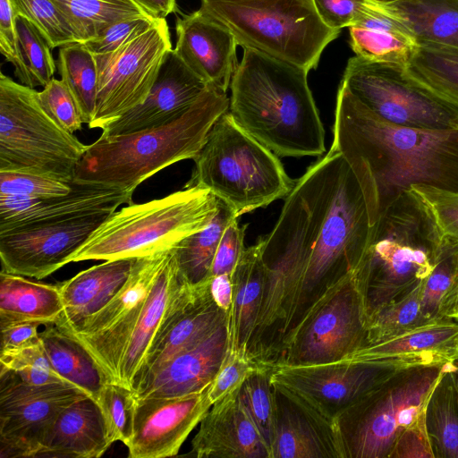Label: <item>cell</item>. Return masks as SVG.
<instances>
[{
	"label": "cell",
	"instance_id": "cell-41",
	"mask_svg": "<svg viewBox=\"0 0 458 458\" xmlns=\"http://www.w3.org/2000/svg\"><path fill=\"white\" fill-rule=\"evenodd\" d=\"M350 46L363 59L407 67L418 42L407 34L349 27Z\"/></svg>",
	"mask_w": 458,
	"mask_h": 458
},
{
	"label": "cell",
	"instance_id": "cell-31",
	"mask_svg": "<svg viewBox=\"0 0 458 458\" xmlns=\"http://www.w3.org/2000/svg\"><path fill=\"white\" fill-rule=\"evenodd\" d=\"M64 310L56 284L38 283L21 276L0 273V323L16 320L55 325Z\"/></svg>",
	"mask_w": 458,
	"mask_h": 458
},
{
	"label": "cell",
	"instance_id": "cell-29",
	"mask_svg": "<svg viewBox=\"0 0 458 458\" xmlns=\"http://www.w3.org/2000/svg\"><path fill=\"white\" fill-rule=\"evenodd\" d=\"M182 281L173 249L148 291L122 357L116 384L132 390L171 299Z\"/></svg>",
	"mask_w": 458,
	"mask_h": 458
},
{
	"label": "cell",
	"instance_id": "cell-49",
	"mask_svg": "<svg viewBox=\"0 0 458 458\" xmlns=\"http://www.w3.org/2000/svg\"><path fill=\"white\" fill-rule=\"evenodd\" d=\"M38 98L45 111L68 132L81 129L84 123L77 104L62 80L53 78L40 91Z\"/></svg>",
	"mask_w": 458,
	"mask_h": 458
},
{
	"label": "cell",
	"instance_id": "cell-14",
	"mask_svg": "<svg viewBox=\"0 0 458 458\" xmlns=\"http://www.w3.org/2000/svg\"><path fill=\"white\" fill-rule=\"evenodd\" d=\"M439 363L420 357L369 361L273 366L271 382L290 388L335 424L336 417L397 370L414 364Z\"/></svg>",
	"mask_w": 458,
	"mask_h": 458
},
{
	"label": "cell",
	"instance_id": "cell-34",
	"mask_svg": "<svg viewBox=\"0 0 458 458\" xmlns=\"http://www.w3.org/2000/svg\"><path fill=\"white\" fill-rule=\"evenodd\" d=\"M434 458H458V391L448 362L424 406Z\"/></svg>",
	"mask_w": 458,
	"mask_h": 458
},
{
	"label": "cell",
	"instance_id": "cell-45",
	"mask_svg": "<svg viewBox=\"0 0 458 458\" xmlns=\"http://www.w3.org/2000/svg\"><path fill=\"white\" fill-rule=\"evenodd\" d=\"M458 267V245L444 240L435 267L421 286V310L430 321L440 318L444 296L453 283Z\"/></svg>",
	"mask_w": 458,
	"mask_h": 458
},
{
	"label": "cell",
	"instance_id": "cell-39",
	"mask_svg": "<svg viewBox=\"0 0 458 458\" xmlns=\"http://www.w3.org/2000/svg\"><path fill=\"white\" fill-rule=\"evenodd\" d=\"M17 34V58L14 74L20 83L35 89L45 87L56 69L52 47L39 30L21 15L14 16Z\"/></svg>",
	"mask_w": 458,
	"mask_h": 458
},
{
	"label": "cell",
	"instance_id": "cell-54",
	"mask_svg": "<svg viewBox=\"0 0 458 458\" xmlns=\"http://www.w3.org/2000/svg\"><path fill=\"white\" fill-rule=\"evenodd\" d=\"M40 323L30 320L1 322V352L23 347L40 340Z\"/></svg>",
	"mask_w": 458,
	"mask_h": 458
},
{
	"label": "cell",
	"instance_id": "cell-42",
	"mask_svg": "<svg viewBox=\"0 0 458 458\" xmlns=\"http://www.w3.org/2000/svg\"><path fill=\"white\" fill-rule=\"evenodd\" d=\"M272 366L264 367L252 373L240 389L242 400L268 447L274 438L276 401L271 382Z\"/></svg>",
	"mask_w": 458,
	"mask_h": 458
},
{
	"label": "cell",
	"instance_id": "cell-56",
	"mask_svg": "<svg viewBox=\"0 0 458 458\" xmlns=\"http://www.w3.org/2000/svg\"><path fill=\"white\" fill-rule=\"evenodd\" d=\"M210 293L215 302L228 312L233 301V284L231 276L227 274L210 276Z\"/></svg>",
	"mask_w": 458,
	"mask_h": 458
},
{
	"label": "cell",
	"instance_id": "cell-51",
	"mask_svg": "<svg viewBox=\"0 0 458 458\" xmlns=\"http://www.w3.org/2000/svg\"><path fill=\"white\" fill-rule=\"evenodd\" d=\"M239 217L232 220L225 227L219 241L210 276L232 275L244 250L246 225L240 226Z\"/></svg>",
	"mask_w": 458,
	"mask_h": 458
},
{
	"label": "cell",
	"instance_id": "cell-4",
	"mask_svg": "<svg viewBox=\"0 0 458 458\" xmlns=\"http://www.w3.org/2000/svg\"><path fill=\"white\" fill-rule=\"evenodd\" d=\"M228 109L226 92L209 85L182 115L169 123L130 133L101 134L88 145L72 183L133 193L159 171L194 159L214 123Z\"/></svg>",
	"mask_w": 458,
	"mask_h": 458
},
{
	"label": "cell",
	"instance_id": "cell-11",
	"mask_svg": "<svg viewBox=\"0 0 458 458\" xmlns=\"http://www.w3.org/2000/svg\"><path fill=\"white\" fill-rule=\"evenodd\" d=\"M368 314L352 271L329 286L284 338L276 364L340 361L367 344Z\"/></svg>",
	"mask_w": 458,
	"mask_h": 458
},
{
	"label": "cell",
	"instance_id": "cell-53",
	"mask_svg": "<svg viewBox=\"0 0 458 458\" xmlns=\"http://www.w3.org/2000/svg\"><path fill=\"white\" fill-rule=\"evenodd\" d=\"M322 21L330 29L341 30L353 25L367 0H313Z\"/></svg>",
	"mask_w": 458,
	"mask_h": 458
},
{
	"label": "cell",
	"instance_id": "cell-20",
	"mask_svg": "<svg viewBox=\"0 0 458 458\" xmlns=\"http://www.w3.org/2000/svg\"><path fill=\"white\" fill-rule=\"evenodd\" d=\"M131 192L100 185L72 183L65 195L47 198L0 196V234L26 227L98 214L132 203Z\"/></svg>",
	"mask_w": 458,
	"mask_h": 458
},
{
	"label": "cell",
	"instance_id": "cell-44",
	"mask_svg": "<svg viewBox=\"0 0 458 458\" xmlns=\"http://www.w3.org/2000/svg\"><path fill=\"white\" fill-rule=\"evenodd\" d=\"M13 14L30 21L52 48L78 42L67 20L52 0H9Z\"/></svg>",
	"mask_w": 458,
	"mask_h": 458
},
{
	"label": "cell",
	"instance_id": "cell-3",
	"mask_svg": "<svg viewBox=\"0 0 458 458\" xmlns=\"http://www.w3.org/2000/svg\"><path fill=\"white\" fill-rule=\"evenodd\" d=\"M307 76L300 67L244 48L232 77L228 111L276 156H321L325 131Z\"/></svg>",
	"mask_w": 458,
	"mask_h": 458
},
{
	"label": "cell",
	"instance_id": "cell-18",
	"mask_svg": "<svg viewBox=\"0 0 458 458\" xmlns=\"http://www.w3.org/2000/svg\"><path fill=\"white\" fill-rule=\"evenodd\" d=\"M208 386L199 392L175 397L137 398L133 434L126 445L129 457L176 455L212 406Z\"/></svg>",
	"mask_w": 458,
	"mask_h": 458
},
{
	"label": "cell",
	"instance_id": "cell-59",
	"mask_svg": "<svg viewBox=\"0 0 458 458\" xmlns=\"http://www.w3.org/2000/svg\"><path fill=\"white\" fill-rule=\"evenodd\" d=\"M452 372L454 375L455 386L458 391V358L454 359L452 361Z\"/></svg>",
	"mask_w": 458,
	"mask_h": 458
},
{
	"label": "cell",
	"instance_id": "cell-16",
	"mask_svg": "<svg viewBox=\"0 0 458 458\" xmlns=\"http://www.w3.org/2000/svg\"><path fill=\"white\" fill-rule=\"evenodd\" d=\"M87 394L68 383L31 385L0 369V457H35L58 414Z\"/></svg>",
	"mask_w": 458,
	"mask_h": 458
},
{
	"label": "cell",
	"instance_id": "cell-33",
	"mask_svg": "<svg viewBox=\"0 0 458 458\" xmlns=\"http://www.w3.org/2000/svg\"><path fill=\"white\" fill-rule=\"evenodd\" d=\"M39 337L53 369L97 401L108 380L84 346L55 325L45 326Z\"/></svg>",
	"mask_w": 458,
	"mask_h": 458
},
{
	"label": "cell",
	"instance_id": "cell-60",
	"mask_svg": "<svg viewBox=\"0 0 458 458\" xmlns=\"http://www.w3.org/2000/svg\"><path fill=\"white\" fill-rule=\"evenodd\" d=\"M367 1L376 4H389L397 2L399 0H367Z\"/></svg>",
	"mask_w": 458,
	"mask_h": 458
},
{
	"label": "cell",
	"instance_id": "cell-27",
	"mask_svg": "<svg viewBox=\"0 0 458 458\" xmlns=\"http://www.w3.org/2000/svg\"><path fill=\"white\" fill-rule=\"evenodd\" d=\"M135 259H109L58 283L64 310L55 324L75 331L86 318L106 306L124 285Z\"/></svg>",
	"mask_w": 458,
	"mask_h": 458
},
{
	"label": "cell",
	"instance_id": "cell-19",
	"mask_svg": "<svg viewBox=\"0 0 458 458\" xmlns=\"http://www.w3.org/2000/svg\"><path fill=\"white\" fill-rule=\"evenodd\" d=\"M209 280L199 284L182 281L174 293L132 391L160 365L207 337L228 318L213 300Z\"/></svg>",
	"mask_w": 458,
	"mask_h": 458
},
{
	"label": "cell",
	"instance_id": "cell-47",
	"mask_svg": "<svg viewBox=\"0 0 458 458\" xmlns=\"http://www.w3.org/2000/svg\"><path fill=\"white\" fill-rule=\"evenodd\" d=\"M267 366L270 365L261 363L249 354L228 350L219 371L208 386L212 405L239 391L252 373Z\"/></svg>",
	"mask_w": 458,
	"mask_h": 458
},
{
	"label": "cell",
	"instance_id": "cell-52",
	"mask_svg": "<svg viewBox=\"0 0 458 458\" xmlns=\"http://www.w3.org/2000/svg\"><path fill=\"white\" fill-rule=\"evenodd\" d=\"M389 458H434L424 421V410L397 437Z\"/></svg>",
	"mask_w": 458,
	"mask_h": 458
},
{
	"label": "cell",
	"instance_id": "cell-55",
	"mask_svg": "<svg viewBox=\"0 0 458 458\" xmlns=\"http://www.w3.org/2000/svg\"><path fill=\"white\" fill-rule=\"evenodd\" d=\"M0 51L13 64L17 58V34L9 0H0Z\"/></svg>",
	"mask_w": 458,
	"mask_h": 458
},
{
	"label": "cell",
	"instance_id": "cell-32",
	"mask_svg": "<svg viewBox=\"0 0 458 458\" xmlns=\"http://www.w3.org/2000/svg\"><path fill=\"white\" fill-rule=\"evenodd\" d=\"M378 5L400 21L417 42L458 48V0H399Z\"/></svg>",
	"mask_w": 458,
	"mask_h": 458
},
{
	"label": "cell",
	"instance_id": "cell-58",
	"mask_svg": "<svg viewBox=\"0 0 458 458\" xmlns=\"http://www.w3.org/2000/svg\"><path fill=\"white\" fill-rule=\"evenodd\" d=\"M439 315L441 319L458 321V267L453 283L443 298Z\"/></svg>",
	"mask_w": 458,
	"mask_h": 458
},
{
	"label": "cell",
	"instance_id": "cell-37",
	"mask_svg": "<svg viewBox=\"0 0 458 458\" xmlns=\"http://www.w3.org/2000/svg\"><path fill=\"white\" fill-rule=\"evenodd\" d=\"M71 26L78 42L98 37L112 23L148 14L132 0H52Z\"/></svg>",
	"mask_w": 458,
	"mask_h": 458
},
{
	"label": "cell",
	"instance_id": "cell-38",
	"mask_svg": "<svg viewBox=\"0 0 458 458\" xmlns=\"http://www.w3.org/2000/svg\"><path fill=\"white\" fill-rule=\"evenodd\" d=\"M57 68L72 93L84 123L94 116L98 95V69L94 55L84 43L74 42L59 49Z\"/></svg>",
	"mask_w": 458,
	"mask_h": 458
},
{
	"label": "cell",
	"instance_id": "cell-50",
	"mask_svg": "<svg viewBox=\"0 0 458 458\" xmlns=\"http://www.w3.org/2000/svg\"><path fill=\"white\" fill-rule=\"evenodd\" d=\"M159 20L148 14L124 18L112 23L98 37L84 44L93 55L112 53L150 30Z\"/></svg>",
	"mask_w": 458,
	"mask_h": 458
},
{
	"label": "cell",
	"instance_id": "cell-28",
	"mask_svg": "<svg viewBox=\"0 0 458 458\" xmlns=\"http://www.w3.org/2000/svg\"><path fill=\"white\" fill-rule=\"evenodd\" d=\"M267 279L262 242L246 248L231 275L233 301L228 311L229 350L249 354ZM250 355V354H249Z\"/></svg>",
	"mask_w": 458,
	"mask_h": 458
},
{
	"label": "cell",
	"instance_id": "cell-21",
	"mask_svg": "<svg viewBox=\"0 0 458 458\" xmlns=\"http://www.w3.org/2000/svg\"><path fill=\"white\" fill-rule=\"evenodd\" d=\"M272 385L276 420L270 458H343L335 422L297 392Z\"/></svg>",
	"mask_w": 458,
	"mask_h": 458
},
{
	"label": "cell",
	"instance_id": "cell-26",
	"mask_svg": "<svg viewBox=\"0 0 458 458\" xmlns=\"http://www.w3.org/2000/svg\"><path fill=\"white\" fill-rule=\"evenodd\" d=\"M111 445L98 403L86 395L58 414L34 458H97Z\"/></svg>",
	"mask_w": 458,
	"mask_h": 458
},
{
	"label": "cell",
	"instance_id": "cell-43",
	"mask_svg": "<svg viewBox=\"0 0 458 458\" xmlns=\"http://www.w3.org/2000/svg\"><path fill=\"white\" fill-rule=\"evenodd\" d=\"M137 398L130 388L113 382L102 387L97 399L111 444H129L133 434Z\"/></svg>",
	"mask_w": 458,
	"mask_h": 458
},
{
	"label": "cell",
	"instance_id": "cell-9",
	"mask_svg": "<svg viewBox=\"0 0 458 458\" xmlns=\"http://www.w3.org/2000/svg\"><path fill=\"white\" fill-rule=\"evenodd\" d=\"M87 147L45 111L35 89L1 72L0 171L72 183Z\"/></svg>",
	"mask_w": 458,
	"mask_h": 458
},
{
	"label": "cell",
	"instance_id": "cell-17",
	"mask_svg": "<svg viewBox=\"0 0 458 458\" xmlns=\"http://www.w3.org/2000/svg\"><path fill=\"white\" fill-rule=\"evenodd\" d=\"M109 215H93L0 234L1 271L36 279L48 276L69 263Z\"/></svg>",
	"mask_w": 458,
	"mask_h": 458
},
{
	"label": "cell",
	"instance_id": "cell-30",
	"mask_svg": "<svg viewBox=\"0 0 458 458\" xmlns=\"http://www.w3.org/2000/svg\"><path fill=\"white\" fill-rule=\"evenodd\" d=\"M398 357L453 361L458 358V323L452 319L437 321L396 337L365 345L343 360L369 361Z\"/></svg>",
	"mask_w": 458,
	"mask_h": 458
},
{
	"label": "cell",
	"instance_id": "cell-10",
	"mask_svg": "<svg viewBox=\"0 0 458 458\" xmlns=\"http://www.w3.org/2000/svg\"><path fill=\"white\" fill-rule=\"evenodd\" d=\"M447 363L403 368L343 411L335 419L343 458H389L399 434L423 411Z\"/></svg>",
	"mask_w": 458,
	"mask_h": 458
},
{
	"label": "cell",
	"instance_id": "cell-5",
	"mask_svg": "<svg viewBox=\"0 0 458 458\" xmlns=\"http://www.w3.org/2000/svg\"><path fill=\"white\" fill-rule=\"evenodd\" d=\"M443 243L428 211L409 189L385 208L357 269L368 320L428 278Z\"/></svg>",
	"mask_w": 458,
	"mask_h": 458
},
{
	"label": "cell",
	"instance_id": "cell-6",
	"mask_svg": "<svg viewBox=\"0 0 458 458\" xmlns=\"http://www.w3.org/2000/svg\"><path fill=\"white\" fill-rule=\"evenodd\" d=\"M219 208L210 191L183 187L163 198L126 205L111 213L70 262L135 259L176 248L203 229Z\"/></svg>",
	"mask_w": 458,
	"mask_h": 458
},
{
	"label": "cell",
	"instance_id": "cell-48",
	"mask_svg": "<svg viewBox=\"0 0 458 458\" xmlns=\"http://www.w3.org/2000/svg\"><path fill=\"white\" fill-rule=\"evenodd\" d=\"M72 183L34 174L0 171V196L47 198L65 195Z\"/></svg>",
	"mask_w": 458,
	"mask_h": 458
},
{
	"label": "cell",
	"instance_id": "cell-40",
	"mask_svg": "<svg viewBox=\"0 0 458 458\" xmlns=\"http://www.w3.org/2000/svg\"><path fill=\"white\" fill-rule=\"evenodd\" d=\"M422 284L423 282L369 318L366 345L380 343L434 323L424 316L421 310Z\"/></svg>",
	"mask_w": 458,
	"mask_h": 458
},
{
	"label": "cell",
	"instance_id": "cell-15",
	"mask_svg": "<svg viewBox=\"0 0 458 458\" xmlns=\"http://www.w3.org/2000/svg\"><path fill=\"white\" fill-rule=\"evenodd\" d=\"M172 250L135 258L128 280L116 295L75 331L63 330L84 346L108 382L117 381L129 338L148 291Z\"/></svg>",
	"mask_w": 458,
	"mask_h": 458
},
{
	"label": "cell",
	"instance_id": "cell-7",
	"mask_svg": "<svg viewBox=\"0 0 458 458\" xmlns=\"http://www.w3.org/2000/svg\"><path fill=\"white\" fill-rule=\"evenodd\" d=\"M193 161L183 187L210 191L239 217L286 198L296 182L278 156L246 132L228 111L214 123Z\"/></svg>",
	"mask_w": 458,
	"mask_h": 458
},
{
	"label": "cell",
	"instance_id": "cell-8",
	"mask_svg": "<svg viewBox=\"0 0 458 458\" xmlns=\"http://www.w3.org/2000/svg\"><path fill=\"white\" fill-rule=\"evenodd\" d=\"M199 11L227 29L243 49L307 72L341 31L322 21L313 0H200Z\"/></svg>",
	"mask_w": 458,
	"mask_h": 458
},
{
	"label": "cell",
	"instance_id": "cell-12",
	"mask_svg": "<svg viewBox=\"0 0 458 458\" xmlns=\"http://www.w3.org/2000/svg\"><path fill=\"white\" fill-rule=\"evenodd\" d=\"M342 84L365 106L392 123L458 130V108L424 89L400 66L355 55L348 60Z\"/></svg>",
	"mask_w": 458,
	"mask_h": 458
},
{
	"label": "cell",
	"instance_id": "cell-24",
	"mask_svg": "<svg viewBox=\"0 0 458 458\" xmlns=\"http://www.w3.org/2000/svg\"><path fill=\"white\" fill-rule=\"evenodd\" d=\"M174 51L205 82L226 92L238 65L233 35L199 10L177 15Z\"/></svg>",
	"mask_w": 458,
	"mask_h": 458
},
{
	"label": "cell",
	"instance_id": "cell-22",
	"mask_svg": "<svg viewBox=\"0 0 458 458\" xmlns=\"http://www.w3.org/2000/svg\"><path fill=\"white\" fill-rule=\"evenodd\" d=\"M208 86L171 49L147 98L108 123L102 134L130 133L169 123L182 115Z\"/></svg>",
	"mask_w": 458,
	"mask_h": 458
},
{
	"label": "cell",
	"instance_id": "cell-35",
	"mask_svg": "<svg viewBox=\"0 0 458 458\" xmlns=\"http://www.w3.org/2000/svg\"><path fill=\"white\" fill-rule=\"evenodd\" d=\"M404 70L424 89L458 108V48L418 42Z\"/></svg>",
	"mask_w": 458,
	"mask_h": 458
},
{
	"label": "cell",
	"instance_id": "cell-25",
	"mask_svg": "<svg viewBox=\"0 0 458 458\" xmlns=\"http://www.w3.org/2000/svg\"><path fill=\"white\" fill-rule=\"evenodd\" d=\"M191 455L198 458H270L240 390L214 403L199 422Z\"/></svg>",
	"mask_w": 458,
	"mask_h": 458
},
{
	"label": "cell",
	"instance_id": "cell-2",
	"mask_svg": "<svg viewBox=\"0 0 458 458\" xmlns=\"http://www.w3.org/2000/svg\"><path fill=\"white\" fill-rule=\"evenodd\" d=\"M361 189L370 225L411 185L458 191V130L413 128L373 113L343 85L331 146Z\"/></svg>",
	"mask_w": 458,
	"mask_h": 458
},
{
	"label": "cell",
	"instance_id": "cell-13",
	"mask_svg": "<svg viewBox=\"0 0 458 458\" xmlns=\"http://www.w3.org/2000/svg\"><path fill=\"white\" fill-rule=\"evenodd\" d=\"M165 19L114 52L94 55L98 69L96 110L90 129L108 123L140 105L153 87L171 50Z\"/></svg>",
	"mask_w": 458,
	"mask_h": 458
},
{
	"label": "cell",
	"instance_id": "cell-23",
	"mask_svg": "<svg viewBox=\"0 0 458 458\" xmlns=\"http://www.w3.org/2000/svg\"><path fill=\"white\" fill-rule=\"evenodd\" d=\"M229 350L227 320L198 344L160 365L133 391L136 398L175 397L205 389Z\"/></svg>",
	"mask_w": 458,
	"mask_h": 458
},
{
	"label": "cell",
	"instance_id": "cell-57",
	"mask_svg": "<svg viewBox=\"0 0 458 458\" xmlns=\"http://www.w3.org/2000/svg\"><path fill=\"white\" fill-rule=\"evenodd\" d=\"M146 13L155 19H165L167 15L176 12V0H132Z\"/></svg>",
	"mask_w": 458,
	"mask_h": 458
},
{
	"label": "cell",
	"instance_id": "cell-36",
	"mask_svg": "<svg viewBox=\"0 0 458 458\" xmlns=\"http://www.w3.org/2000/svg\"><path fill=\"white\" fill-rule=\"evenodd\" d=\"M239 217L234 210L219 199V208L203 229L186 237L176 248L174 257L183 281L195 285L210 278L215 254L228 224Z\"/></svg>",
	"mask_w": 458,
	"mask_h": 458
},
{
	"label": "cell",
	"instance_id": "cell-1",
	"mask_svg": "<svg viewBox=\"0 0 458 458\" xmlns=\"http://www.w3.org/2000/svg\"><path fill=\"white\" fill-rule=\"evenodd\" d=\"M371 232L358 181L331 147L296 180L274 228L260 239L265 261L285 262L300 274L284 338L329 286L359 268Z\"/></svg>",
	"mask_w": 458,
	"mask_h": 458
},
{
	"label": "cell",
	"instance_id": "cell-46",
	"mask_svg": "<svg viewBox=\"0 0 458 458\" xmlns=\"http://www.w3.org/2000/svg\"><path fill=\"white\" fill-rule=\"evenodd\" d=\"M409 190L422 202L443 240L458 245V191L427 184Z\"/></svg>",
	"mask_w": 458,
	"mask_h": 458
}]
</instances>
